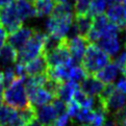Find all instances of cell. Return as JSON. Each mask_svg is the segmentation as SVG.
I'll list each match as a JSON object with an SVG mask.
<instances>
[{
  "mask_svg": "<svg viewBox=\"0 0 126 126\" xmlns=\"http://www.w3.org/2000/svg\"><path fill=\"white\" fill-rule=\"evenodd\" d=\"M111 62V57L96 44H89L80 63L88 75H95L103 67Z\"/></svg>",
  "mask_w": 126,
  "mask_h": 126,
  "instance_id": "1",
  "label": "cell"
},
{
  "mask_svg": "<svg viewBox=\"0 0 126 126\" xmlns=\"http://www.w3.org/2000/svg\"><path fill=\"white\" fill-rule=\"evenodd\" d=\"M23 78L15 79L8 87H6L5 91H3V101L6 105L15 110L24 109L30 104Z\"/></svg>",
  "mask_w": 126,
  "mask_h": 126,
  "instance_id": "2",
  "label": "cell"
},
{
  "mask_svg": "<svg viewBox=\"0 0 126 126\" xmlns=\"http://www.w3.org/2000/svg\"><path fill=\"white\" fill-rule=\"evenodd\" d=\"M45 38H46V33L39 30H34L28 42L24 45L23 48L18 51L17 62L26 64L27 62L33 60L34 57L43 54Z\"/></svg>",
  "mask_w": 126,
  "mask_h": 126,
  "instance_id": "3",
  "label": "cell"
},
{
  "mask_svg": "<svg viewBox=\"0 0 126 126\" xmlns=\"http://www.w3.org/2000/svg\"><path fill=\"white\" fill-rule=\"evenodd\" d=\"M73 23V16H57L51 14L45 23L48 34L66 39V35Z\"/></svg>",
  "mask_w": 126,
  "mask_h": 126,
  "instance_id": "4",
  "label": "cell"
},
{
  "mask_svg": "<svg viewBox=\"0 0 126 126\" xmlns=\"http://www.w3.org/2000/svg\"><path fill=\"white\" fill-rule=\"evenodd\" d=\"M22 21L18 15L16 4L12 2L8 5L0 8V25L8 33L14 32L15 30L22 26Z\"/></svg>",
  "mask_w": 126,
  "mask_h": 126,
  "instance_id": "5",
  "label": "cell"
},
{
  "mask_svg": "<svg viewBox=\"0 0 126 126\" xmlns=\"http://www.w3.org/2000/svg\"><path fill=\"white\" fill-rule=\"evenodd\" d=\"M44 56L46 58L49 68H54V67L64 66V65H72L71 55L68 50V47H67L66 39L60 47H57L51 52L44 54Z\"/></svg>",
  "mask_w": 126,
  "mask_h": 126,
  "instance_id": "6",
  "label": "cell"
},
{
  "mask_svg": "<svg viewBox=\"0 0 126 126\" xmlns=\"http://www.w3.org/2000/svg\"><path fill=\"white\" fill-rule=\"evenodd\" d=\"M66 44L71 55L72 65L73 66L80 65L82 57L84 55V52L87 50L89 42L85 40V38L77 35V37L69 39V40L66 39Z\"/></svg>",
  "mask_w": 126,
  "mask_h": 126,
  "instance_id": "7",
  "label": "cell"
},
{
  "mask_svg": "<svg viewBox=\"0 0 126 126\" xmlns=\"http://www.w3.org/2000/svg\"><path fill=\"white\" fill-rule=\"evenodd\" d=\"M25 89L27 92L30 105L34 107L50 103L54 98L41 85H29V87H25Z\"/></svg>",
  "mask_w": 126,
  "mask_h": 126,
  "instance_id": "8",
  "label": "cell"
},
{
  "mask_svg": "<svg viewBox=\"0 0 126 126\" xmlns=\"http://www.w3.org/2000/svg\"><path fill=\"white\" fill-rule=\"evenodd\" d=\"M33 31H34V29H32V28L21 26L20 28L15 30L14 32L8 33L6 41L18 52L28 42V40L31 38V35L33 33Z\"/></svg>",
  "mask_w": 126,
  "mask_h": 126,
  "instance_id": "9",
  "label": "cell"
},
{
  "mask_svg": "<svg viewBox=\"0 0 126 126\" xmlns=\"http://www.w3.org/2000/svg\"><path fill=\"white\" fill-rule=\"evenodd\" d=\"M95 44L111 57L116 56L120 52L122 42L119 38V34H110L100 37Z\"/></svg>",
  "mask_w": 126,
  "mask_h": 126,
  "instance_id": "10",
  "label": "cell"
},
{
  "mask_svg": "<svg viewBox=\"0 0 126 126\" xmlns=\"http://www.w3.org/2000/svg\"><path fill=\"white\" fill-rule=\"evenodd\" d=\"M102 105L106 114L114 115L126 106V95L116 89L111 95L102 103Z\"/></svg>",
  "mask_w": 126,
  "mask_h": 126,
  "instance_id": "11",
  "label": "cell"
},
{
  "mask_svg": "<svg viewBox=\"0 0 126 126\" xmlns=\"http://www.w3.org/2000/svg\"><path fill=\"white\" fill-rule=\"evenodd\" d=\"M103 88H104V83L96 78L94 75H88L79 83V89L91 97H98Z\"/></svg>",
  "mask_w": 126,
  "mask_h": 126,
  "instance_id": "12",
  "label": "cell"
},
{
  "mask_svg": "<svg viewBox=\"0 0 126 126\" xmlns=\"http://www.w3.org/2000/svg\"><path fill=\"white\" fill-rule=\"evenodd\" d=\"M48 64L46 62L44 54H41L33 60L27 62L24 64V70L25 74L28 76H35V75H41V74H46L48 70Z\"/></svg>",
  "mask_w": 126,
  "mask_h": 126,
  "instance_id": "13",
  "label": "cell"
},
{
  "mask_svg": "<svg viewBox=\"0 0 126 126\" xmlns=\"http://www.w3.org/2000/svg\"><path fill=\"white\" fill-rule=\"evenodd\" d=\"M34 111H35V119L43 126L53 123L57 118V114L54 110V107L50 103L35 106Z\"/></svg>",
  "mask_w": 126,
  "mask_h": 126,
  "instance_id": "14",
  "label": "cell"
},
{
  "mask_svg": "<svg viewBox=\"0 0 126 126\" xmlns=\"http://www.w3.org/2000/svg\"><path fill=\"white\" fill-rule=\"evenodd\" d=\"M106 17L112 24L119 26L120 28L126 26V11L121 3H114L109 5Z\"/></svg>",
  "mask_w": 126,
  "mask_h": 126,
  "instance_id": "15",
  "label": "cell"
},
{
  "mask_svg": "<svg viewBox=\"0 0 126 126\" xmlns=\"http://www.w3.org/2000/svg\"><path fill=\"white\" fill-rule=\"evenodd\" d=\"M119 68L117 67L114 63H109L105 67L98 71L97 73L94 75L96 78H98L100 81H102L104 84L107 83H112L116 80V78L118 77V74H119Z\"/></svg>",
  "mask_w": 126,
  "mask_h": 126,
  "instance_id": "16",
  "label": "cell"
},
{
  "mask_svg": "<svg viewBox=\"0 0 126 126\" xmlns=\"http://www.w3.org/2000/svg\"><path fill=\"white\" fill-rule=\"evenodd\" d=\"M18 52L10 44H4L0 48V68L12 67L17 62Z\"/></svg>",
  "mask_w": 126,
  "mask_h": 126,
  "instance_id": "17",
  "label": "cell"
},
{
  "mask_svg": "<svg viewBox=\"0 0 126 126\" xmlns=\"http://www.w3.org/2000/svg\"><path fill=\"white\" fill-rule=\"evenodd\" d=\"M15 4L18 15L22 21H26L37 16L32 0H18Z\"/></svg>",
  "mask_w": 126,
  "mask_h": 126,
  "instance_id": "18",
  "label": "cell"
},
{
  "mask_svg": "<svg viewBox=\"0 0 126 126\" xmlns=\"http://www.w3.org/2000/svg\"><path fill=\"white\" fill-rule=\"evenodd\" d=\"M79 88V84L78 83H75L73 81H64L62 82L60 89H58V92L56 94V97L55 98H58L63 100L66 103H69L70 101H72L73 99V95L75 91Z\"/></svg>",
  "mask_w": 126,
  "mask_h": 126,
  "instance_id": "19",
  "label": "cell"
},
{
  "mask_svg": "<svg viewBox=\"0 0 126 126\" xmlns=\"http://www.w3.org/2000/svg\"><path fill=\"white\" fill-rule=\"evenodd\" d=\"M93 20L94 17L92 15H90L89 13L84 15H76L75 16V25L77 27L78 33L80 37L85 38V35L88 34L90 29L93 26Z\"/></svg>",
  "mask_w": 126,
  "mask_h": 126,
  "instance_id": "20",
  "label": "cell"
},
{
  "mask_svg": "<svg viewBox=\"0 0 126 126\" xmlns=\"http://www.w3.org/2000/svg\"><path fill=\"white\" fill-rule=\"evenodd\" d=\"M33 5L38 17L50 16L55 6V0H33Z\"/></svg>",
  "mask_w": 126,
  "mask_h": 126,
  "instance_id": "21",
  "label": "cell"
},
{
  "mask_svg": "<svg viewBox=\"0 0 126 126\" xmlns=\"http://www.w3.org/2000/svg\"><path fill=\"white\" fill-rule=\"evenodd\" d=\"M65 39L55 37L52 34H46L44 41V47H43V54H46L48 52H51L52 50H54L57 47H60L61 45L64 43Z\"/></svg>",
  "mask_w": 126,
  "mask_h": 126,
  "instance_id": "22",
  "label": "cell"
},
{
  "mask_svg": "<svg viewBox=\"0 0 126 126\" xmlns=\"http://www.w3.org/2000/svg\"><path fill=\"white\" fill-rule=\"evenodd\" d=\"M94 115H95V110H90V109H84V107H80L73 119L76 120L80 124L90 125L94 118Z\"/></svg>",
  "mask_w": 126,
  "mask_h": 126,
  "instance_id": "23",
  "label": "cell"
},
{
  "mask_svg": "<svg viewBox=\"0 0 126 126\" xmlns=\"http://www.w3.org/2000/svg\"><path fill=\"white\" fill-rule=\"evenodd\" d=\"M88 74L85 73V71L80 65H76V66H72L70 69V77L69 80L73 81L75 83H80L82 80L87 77Z\"/></svg>",
  "mask_w": 126,
  "mask_h": 126,
  "instance_id": "24",
  "label": "cell"
},
{
  "mask_svg": "<svg viewBox=\"0 0 126 126\" xmlns=\"http://www.w3.org/2000/svg\"><path fill=\"white\" fill-rule=\"evenodd\" d=\"M18 115H19L21 121L24 123V125H26L27 123H29L30 121H32L33 119H35V111H34V106L32 105H28L24 107V109H21L18 111Z\"/></svg>",
  "mask_w": 126,
  "mask_h": 126,
  "instance_id": "25",
  "label": "cell"
},
{
  "mask_svg": "<svg viewBox=\"0 0 126 126\" xmlns=\"http://www.w3.org/2000/svg\"><path fill=\"white\" fill-rule=\"evenodd\" d=\"M61 84H62V81H58V80H56L54 78H50V77L47 76V78H46V80H45V82L43 83L42 87L55 98Z\"/></svg>",
  "mask_w": 126,
  "mask_h": 126,
  "instance_id": "26",
  "label": "cell"
},
{
  "mask_svg": "<svg viewBox=\"0 0 126 126\" xmlns=\"http://www.w3.org/2000/svg\"><path fill=\"white\" fill-rule=\"evenodd\" d=\"M107 6L105 0H91V5H90L89 14L93 17L96 15L103 14Z\"/></svg>",
  "mask_w": 126,
  "mask_h": 126,
  "instance_id": "27",
  "label": "cell"
},
{
  "mask_svg": "<svg viewBox=\"0 0 126 126\" xmlns=\"http://www.w3.org/2000/svg\"><path fill=\"white\" fill-rule=\"evenodd\" d=\"M91 5V0H75L74 3V14L76 15H84L88 14Z\"/></svg>",
  "mask_w": 126,
  "mask_h": 126,
  "instance_id": "28",
  "label": "cell"
},
{
  "mask_svg": "<svg viewBox=\"0 0 126 126\" xmlns=\"http://www.w3.org/2000/svg\"><path fill=\"white\" fill-rule=\"evenodd\" d=\"M1 77H2V82L4 88L8 87L15 79L18 78L13 67H7V68L4 69L3 72H1Z\"/></svg>",
  "mask_w": 126,
  "mask_h": 126,
  "instance_id": "29",
  "label": "cell"
},
{
  "mask_svg": "<svg viewBox=\"0 0 126 126\" xmlns=\"http://www.w3.org/2000/svg\"><path fill=\"white\" fill-rule=\"evenodd\" d=\"M114 64L119 68L121 73L124 74V72L126 70V50H124L116 55L115 60H114Z\"/></svg>",
  "mask_w": 126,
  "mask_h": 126,
  "instance_id": "30",
  "label": "cell"
},
{
  "mask_svg": "<svg viewBox=\"0 0 126 126\" xmlns=\"http://www.w3.org/2000/svg\"><path fill=\"white\" fill-rule=\"evenodd\" d=\"M116 90V87L112 83H107V84H104V88H103V90L100 92V94L98 95V99L101 101V103H103L107 98H109L112 92H114Z\"/></svg>",
  "mask_w": 126,
  "mask_h": 126,
  "instance_id": "31",
  "label": "cell"
},
{
  "mask_svg": "<svg viewBox=\"0 0 126 126\" xmlns=\"http://www.w3.org/2000/svg\"><path fill=\"white\" fill-rule=\"evenodd\" d=\"M52 105H53V107H54V110L56 111L57 117L63 115V114H65V112H67V103L64 102L63 100H61V99L53 98Z\"/></svg>",
  "mask_w": 126,
  "mask_h": 126,
  "instance_id": "32",
  "label": "cell"
},
{
  "mask_svg": "<svg viewBox=\"0 0 126 126\" xmlns=\"http://www.w3.org/2000/svg\"><path fill=\"white\" fill-rule=\"evenodd\" d=\"M116 89L119 90L120 92H122L123 94H125L126 95V76H123V77H121L118 82L116 83Z\"/></svg>",
  "mask_w": 126,
  "mask_h": 126,
  "instance_id": "33",
  "label": "cell"
},
{
  "mask_svg": "<svg viewBox=\"0 0 126 126\" xmlns=\"http://www.w3.org/2000/svg\"><path fill=\"white\" fill-rule=\"evenodd\" d=\"M6 40H7V32L5 31V29L0 25V48L5 44Z\"/></svg>",
  "mask_w": 126,
  "mask_h": 126,
  "instance_id": "34",
  "label": "cell"
},
{
  "mask_svg": "<svg viewBox=\"0 0 126 126\" xmlns=\"http://www.w3.org/2000/svg\"><path fill=\"white\" fill-rule=\"evenodd\" d=\"M102 126H120L118 123L116 122V121L114 120V118H110V119H105L104 121V123H103Z\"/></svg>",
  "mask_w": 126,
  "mask_h": 126,
  "instance_id": "35",
  "label": "cell"
},
{
  "mask_svg": "<svg viewBox=\"0 0 126 126\" xmlns=\"http://www.w3.org/2000/svg\"><path fill=\"white\" fill-rule=\"evenodd\" d=\"M3 91H4V85L2 82V77H1V72H0V105L3 102Z\"/></svg>",
  "mask_w": 126,
  "mask_h": 126,
  "instance_id": "36",
  "label": "cell"
},
{
  "mask_svg": "<svg viewBox=\"0 0 126 126\" xmlns=\"http://www.w3.org/2000/svg\"><path fill=\"white\" fill-rule=\"evenodd\" d=\"M25 126H43V125H42L41 123H40L37 119H33L32 121H30V122H29V123H27Z\"/></svg>",
  "mask_w": 126,
  "mask_h": 126,
  "instance_id": "37",
  "label": "cell"
},
{
  "mask_svg": "<svg viewBox=\"0 0 126 126\" xmlns=\"http://www.w3.org/2000/svg\"><path fill=\"white\" fill-rule=\"evenodd\" d=\"M12 2H14V0H0V8L8 5V4H11Z\"/></svg>",
  "mask_w": 126,
  "mask_h": 126,
  "instance_id": "38",
  "label": "cell"
},
{
  "mask_svg": "<svg viewBox=\"0 0 126 126\" xmlns=\"http://www.w3.org/2000/svg\"><path fill=\"white\" fill-rule=\"evenodd\" d=\"M122 5L124 7V10L126 11V0H123V1H122Z\"/></svg>",
  "mask_w": 126,
  "mask_h": 126,
  "instance_id": "39",
  "label": "cell"
},
{
  "mask_svg": "<svg viewBox=\"0 0 126 126\" xmlns=\"http://www.w3.org/2000/svg\"><path fill=\"white\" fill-rule=\"evenodd\" d=\"M55 1H57L58 3H62V2H67L68 0H55Z\"/></svg>",
  "mask_w": 126,
  "mask_h": 126,
  "instance_id": "40",
  "label": "cell"
},
{
  "mask_svg": "<svg viewBox=\"0 0 126 126\" xmlns=\"http://www.w3.org/2000/svg\"><path fill=\"white\" fill-rule=\"evenodd\" d=\"M45 126H57L54 122H53V123H51V124H48V125H45Z\"/></svg>",
  "mask_w": 126,
  "mask_h": 126,
  "instance_id": "41",
  "label": "cell"
},
{
  "mask_svg": "<svg viewBox=\"0 0 126 126\" xmlns=\"http://www.w3.org/2000/svg\"><path fill=\"white\" fill-rule=\"evenodd\" d=\"M74 126H90V125H87V124H77V125H74Z\"/></svg>",
  "mask_w": 126,
  "mask_h": 126,
  "instance_id": "42",
  "label": "cell"
},
{
  "mask_svg": "<svg viewBox=\"0 0 126 126\" xmlns=\"http://www.w3.org/2000/svg\"><path fill=\"white\" fill-rule=\"evenodd\" d=\"M124 76H126V70H125V72H124V74H123Z\"/></svg>",
  "mask_w": 126,
  "mask_h": 126,
  "instance_id": "43",
  "label": "cell"
},
{
  "mask_svg": "<svg viewBox=\"0 0 126 126\" xmlns=\"http://www.w3.org/2000/svg\"><path fill=\"white\" fill-rule=\"evenodd\" d=\"M32 1H33V0H32Z\"/></svg>",
  "mask_w": 126,
  "mask_h": 126,
  "instance_id": "44",
  "label": "cell"
},
{
  "mask_svg": "<svg viewBox=\"0 0 126 126\" xmlns=\"http://www.w3.org/2000/svg\"><path fill=\"white\" fill-rule=\"evenodd\" d=\"M0 126H1V125H0Z\"/></svg>",
  "mask_w": 126,
  "mask_h": 126,
  "instance_id": "45",
  "label": "cell"
}]
</instances>
